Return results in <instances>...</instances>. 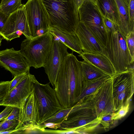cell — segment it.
I'll use <instances>...</instances> for the list:
<instances>
[{"mask_svg": "<svg viewBox=\"0 0 134 134\" xmlns=\"http://www.w3.org/2000/svg\"><path fill=\"white\" fill-rule=\"evenodd\" d=\"M49 31L55 39L63 43L73 51L79 55L83 52L81 42L76 33L66 34L54 27H49Z\"/></svg>", "mask_w": 134, "mask_h": 134, "instance_id": "18", "label": "cell"}, {"mask_svg": "<svg viewBox=\"0 0 134 134\" xmlns=\"http://www.w3.org/2000/svg\"><path fill=\"white\" fill-rule=\"evenodd\" d=\"M13 108L10 106H6L4 110L0 113V121L5 119L10 113Z\"/></svg>", "mask_w": 134, "mask_h": 134, "instance_id": "34", "label": "cell"}, {"mask_svg": "<svg viewBox=\"0 0 134 134\" xmlns=\"http://www.w3.org/2000/svg\"><path fill=\"white\" fill-rule=\"evenodd\" d=\"M24 8L32 38L49 31V18L40 0H28Z\"/></svg>", "mask_w": 134, "mask_h": 134, "instance_id": "8", "label": "cell"}, {"mask_svg": "<svg viewBox=\"0 0 134 134\" xmlns=\"http://www.w3.org/2000/svg\"><path fill=\"white\" fill-rule=\"evenodd\" d=\"M129 102L122 105L116 112H114L112 119L118 120L124 116L128 113L129 109Z\"/></svg>", "mask_w": 134, "mask_h": 134, "instance_id": "28", "label": "cell"}, {"mask_svg": "<svg viewBox=\"0 0 134 134\" xmlns=\"http://www.w3.org/2000/svg\"><path fill=\"white\" fill-rule=\"evenodd\" d=\"M71 108H63L52 116L44 120L41 124L47 123L55 124H60L64 119Z\"/></svg>", "mask_w": 134, "mask_h": 134, "instance_id": "25", "label": "cell"}, {"mask_svg": "<svg viewBox=\"0 0 134 134\" xmlns=\"http://www.w3.org/2000/svg\"><path fill=\"white\" fill-rule=\"evenodd\" d=\"M134 92V88L125 90L114 97L115 111H117L122 105L129 102Z\"/></svg>", "mask_w": 134, "mask_h": 134, "instance_id": "24", "label": "cell"}, {"mask_svg": "<svg viewBox=\"0 0 134 134\" xmlns=\"http://www.w3.org/2000/svg\"><path fill=\"white\" fill-rule=\"evenodd\" d=\"M76 33L80 40L83 52L99 53L103 55V48L82 22L79 21Z\"/></svg>", "mask_w": 134, "mask_h": 134, "instance_id": "15", "label": "cell"}, {"mask_svg": "<svg viewBox=\"0 0 134 134\" xmlns=\"http://www.w3.org/2000/svg\"><path fill=\"white\" fill-rule=\"evenodd\" d=\"M68 48L63 43L54 37L52 49L43 67L54 88L61 66L65 57L69 53L67 51Z\"/></svg>", "mask_w": 134, "mask_h": 134, "instance_id": "10", "label": "cell"}, {"mask_svg": "<svg viewBox=\"0 0 134 134\" xmlns=\"http://www.w3.org/2000/svg\"><path fill=\"white\" fill-rule=\"evenodd\" d=\"M106 41L103 55L111 62L116 74L133 69L134 58L127 46L126 36L117 24L103 17Z\"/></svg>", "mask_w": 134, "mask_h": 134, "instance_id": "2", "label": "cell"}, {"mask_svg": "<svg viewBox=\"0 0 134 134\" xmlns=\"http://www.w3.org/2000/svg\"><path fill=\"white\" fill-rule=\"evenodd\" d=\"M37 80L35 76L28 73L25 77L4 100L2 105L22 107L33 90V84Z\"/></svg>", "mask_w": 134, "mask_h": 134, "instance_id": "12", "label": "cell"}, {"mask_svg": "<svg viewBox=\"0 0 134 134\" xmlns=\"http://www.w3.org/2000/svg\"><path fill=\"white\" fill-rule=\"evenodd\" d=\"M19 123L15 129L21 130L23 132L37 127V103L33 91L25 104L19 108Z\"/></svg>", "mask_w": 134, "mask_h": 134, "instance_id": "14", "label": "cell"}, {"mask_svg": "<svg viewBox=\"0 0 134 134\" xmlns=\"http://www.w3.org/2000/svg\"><path fill=\"white\" fill-rule=\"evenodd\" d=\"M80 21L89 29L104 49L106 44V34L103 17L95 0H85L78 12Z\"/></svg>", "mask_w": 134, "mask_h": 134, "instance_id": "7", "label": "cell"}, {"mask_svg": "<svg viewBox=\"0 0 134 134\" xmlns=\"http://www.w3.org/2000/svg\"><path fill=\"white\" fill-rule=\"evenodd\" d=\"M80 62L84 77L87 81H91L107 75L99 69L85 60L80 61Z\"/></svg>", "mask_w": 134, "mask_h": 134, "instance_id": "21", "label": "cell"}, {"mask_svg": "<svg viewBox=\"0 0 134 134\" xmlns=\"http://www.w3.org/2000/svg\"><path fill=\"white\" fill-rule=\"evenodd\" d=\"M100 124L92 99L91 94L82 98L73 106L58 129L88 133Z\"/></svg>", "mask_w": 134, "mask_h": 134, "instance_id": "3", "label": "cell"}, {"mask_svg": "<svg viewBox=\"0 0 134 134\" xmlns=\"http://www.w3.org/2000/svg\"><path fill=\"white\" fill-rule=\"evenodd\" d=\"M21 34L26 38H32L24 5L9 15L0 35L7 41H11Z\"/></svg>", "mask_w": 134, "mask_h": 134, "instance_id": "9", "label": "cell"}, {"mask_svg": "<svg viewBox=\"0 0 134 134\" xmlns=\"http://www.w3.org/2000/svg\"><path fill=\"white\" fill-rule=\"evenodd\" d=\"M3 120L1 122H0V126H1V125L2 124V123H3Z\"/></svg>", "mask_w": 134, "mask_h": 134, "instance_id": "39", "label": "cell"}, {"mask_svg": "<svg viewBox=\"0 0 134 134\" xmlns=\"http://www.w3.org/2000/svg\"><path fill=\"white\" fill-rule=\"evenodd\" d=\"M92 99L98 118L103 113L115 112L111 77L92 94Z\"/></svg>", "mask_w": 134, "mask_h": 134, "instance_id": "11", "label": "cell"}, {"mask_svg": "<svg viewBox=\"0 0 134 134\" xmlns=\"http://www.w3.org/2000/svg\"><path fill=\"white\" fill-rule=\"evenodd\" d=\"M0 66L9 71L14 77L29 72L30 67L20 50H15L13 48L0 51Z\"/></svg>", "mask_w": 134, "mask_h": 134, "instance_id": "13", "label": "cell"}, {"mask_svg": "<svg viewBox=\"0 0 134 134\" xmlns=\"http://www.w3.org/2000/svg\"><path fill=\"white\" fill-rule=\"evenodd\" d=\"M125 3L129 6V5L130 0H124Z\"/></svg>", "mask_w": 134, "mask_h": 134, "instance_id": "37", "label": "cell"}, {"mask_svg": "<svg viewBox=\"0 0 134 134\" xmlns=\"http://www.w3.org/2000/svg\"><path fill=\"white\" fill-rule=\"evenodd\" d=\"M79 56L111 77L116 74L115 70L111 62L103 54L83 52Z\"/></svg>", "mask_w": 134, "mask_h": 134, "instance_id": "16", "label": "cell"}, {"mask_svg": "<svg viewBox=\"0 0 134 134\" xmlns=\"http://www.w3.org/2000/svg\"><path fill=\"white\" fill-rule=\"evenodd\" d=\"M118 9L121 29L126 36L132 32L130 29L129 21V6L124 0H115Z\"/></svg>", "mask_w": 134, "mask_h": 134, "instance_id": "20", "label": "cell"}, {"mask_svg": "<svg viewBox=\"0 0 134 134\" xmlns=\"http://www.w3.org/2000/svg\"><path fill=\"white\" fill-rule=\"evenodd\" d=\"M127 47L132 58H134V32H129L126 36Z\"/></svg>", "mask_w": 134, "mask_h": 134, "instance_id": "29", "label": "cell"}, {"mask_svg": "<svg viewBox=\"0 0 134 134\" xmlns=\"http://www.w3.org/2000/svg\"><path fill=\"white\" fill-rule=\"evenodd\" d=\"M97 8L103 17L108 19L120 25V20L115 0H95Z\"/></svg>", "mask_w": 134, "mask_h": 134, "instance_id": "19", "label": "cell"}, {"mask_svg": "<svg viewBox=\"0 0 134 134\" xmlns=\"http://www.w3.org/2000/svg\"><path fill=\"white\" fill-rule=\"evenodd\" d=\"M110 77H111L109 76L105 75L95 80L88 81L87 87L77 99L76 104L83 98L94 92L105 82Z\"/></svg>", "mask_w": 134, "mask_h": 134, "instance_id": "22", "label": "cell"}, {"mask_svg": "<svg viewBox=\"0 0 134 134\" xmlns=\"http://www.w3.org/2000/svg\"><path fill=\"white\" fill-rule=\"evenodd\" d=\"M80 61L72 53L65 57L58 72L54 89L64 108H72L87 86Z\"/></svg>", "mask_w": 134, "mask_h": 134, "instance_id": "1", "label": "cell"}, {"mask_svg": "<svg viewBox=\"0 0 134 134\" xmlns=\"http://www.w3.org/2000/svg\"><path fill=\"white\" fill-rule=\"evenodd\" d=\"M10 81L0 82V106L2 105L4 100L8 94Z\"/></svg>", "mask_w": 134, "mask_h": 134, "instance_id": "31", "label": "cell"}, {"mask_svg": "<svg viewBox=\"0 0 134 134\" xmlns=\"http://www.w3.org/2000/svg\"><path fill=\"white\" fill-rule=\"evenodd\" d=\"M53 40V36L48 31L31 38H26L22 42L20 50L30 67L36 69L44 67Z\"/></svg>", "mask_w": 134, "mask_h": 134, "instance_id": "5", "label": "cell"}, {"mask_svg": "<svg viewBox=\"0 0 134 134\" xmlns=\"http://www.w3.org/2000/svg\"><path fill=\"white\" fill-rule=\"evenodd\" d=\"M85 0H73L76 14L79 16V10Z\"/></svg>", "mask_w": 134, "mask_h": 134, "instance_id": "36", "label": "cell"}, {"mask_svg": "<svg viewBox=\"0 0 134 134\" xmlns=\"http://www.w3.org/2000/svg\"><path fill=\"white\" fill-rule=\"evenodd\" d=\"M20 109L17 107H13V109L5 119L8 120H18L19 115Z\"/></svg>", "mask_w": 134, "mask_h": 134, "instance_id": "33", "label": "cell"}, {"mask_svg": "<svg viewBox=\"0 0 134 134\" xmlns=\"http://www.w3.org/2000/svg\"><path fill=\"white\" fill-rule=\"evenodd\" d=\"M3 38V37L0 35V46H1V42H2V41Z\"/></svg>", "mask_w": 134, "mask_h": 134, "instance_id": "38", "label": "cell"}, {"mask_svg": "<svg viewBox=\"0 0 134 134\" xmlns=\"http://www.w3.org/2000/svg\"><path fill=\"white\" fill-rule=\"evenodd\" d=\"M18 123V120H10L5 119L0 126V132L14 130Z\"/></svg>", "mask_w": 134, "mask_h": 134, "instance_id": "27", "label": "cell"}, {"mask_svg": "<svg viewBox=\"0 0 134 134\" xmlns=\"http://www.w3.org/2000/svg\"><path fill=\"white\" fill-rule=\"evenodd\" d=\"M23 5L21 0H1L0 10L5 14L9 15Z\"/></svg>", "mask_w": 134, "mask_h": 134, "instance_id": "23", "label": "cell"}, {"mask_svg": "<svg viewBox=\"0 0 134 134\" xmlns=\"http://www.w3.org/2000/svg\"><path fill=\"white\" fill-rule=\"evenodd\" d=\"M129 21L132 32H134V0H130L129 5Z\"/></svg>", "mask_w": 134, "mask_h": 134, "instance_id": "32", "label": "cell"}, {"mask_svg": "<svg viewBox=\"0 0 134 134\" xmlns=\"http://www.w3.org/2000/svg\"><path fill=\"white\" fill-rule=\"evenodd\" d=\"M33 91L36 100L37 126L63 108L49 83L42 84L37 80L33 83Z\"/></svg>", "mask_w": 134, "mask_h": 134, "instance_id": "6", "label": "cell"}, {"mask_svg": "<svg viewBox=\"0 0 134 134\" xmlns=\"http://www.w3.org/2000/svg\"><path fill=\"white\" fill-rule=\"evenodd\" d=\"M9 16L0 10V33L3 28Z\"/></svg>", "mask_w": 134, "mask_h": 134, "instance_id": "35", "label": "cell"}, {"mask_svg": "<svg viewBox=\"0 0 134 134\" xmlns=\"http://www.w3.org/2000/svg\"><path fill=\"white\" fill-rule=\"evenodd\" d=\"M28 73H24L17 75L14 77L13 79L11 81H10L8 93L11 91L21 82Z\"/></svg>", "mask_w": 134, "mask_h": 134, "instance_id": "30", "label": "cell"}, {"mask_svg": "<svg viewBox=\"0 0 134 134\" xmlns=\"http://www.w3.org/2000/svg\"><path fill=\"white\" fill-rule=\"evenodd\" d=\"M47 14L50 27L66 34H76L80 21L73 0H40Z\"/></svg>", "mask_w": 134, "mask_h": 134, "instance_id": "4", "label": "cell"}, {"mask_svg": "<svg viewBox=\"0 0 134 134\" xmlns=\"http://www.w3.org/2000/svg\"><path fill=\"white\" fill-rule=\"evenodd\" d=\"M134 69L115 74L111 78L114 97L124 90L134 88Z\"/></svg>", "mask_w": 134, "mask_h": 134, "instance_id": "17", "label": "cell"}, {"mask_svg": "<svg viewBox=\"0 0 134 134\" xmlns=\"http://www.w3.org/2000/svg\"><path fill=\"white\" fill-rule=\"evenodd\" d=\"M113 113H106L100 115L98 118L99 119L100 123L105 129L108 128L111 126L115 123L117 120L112 119Z\"/></svg>", "mask_w": 134, "mask_h": 134, "instance_id": "26", "label": "cell"}]
</instances>
